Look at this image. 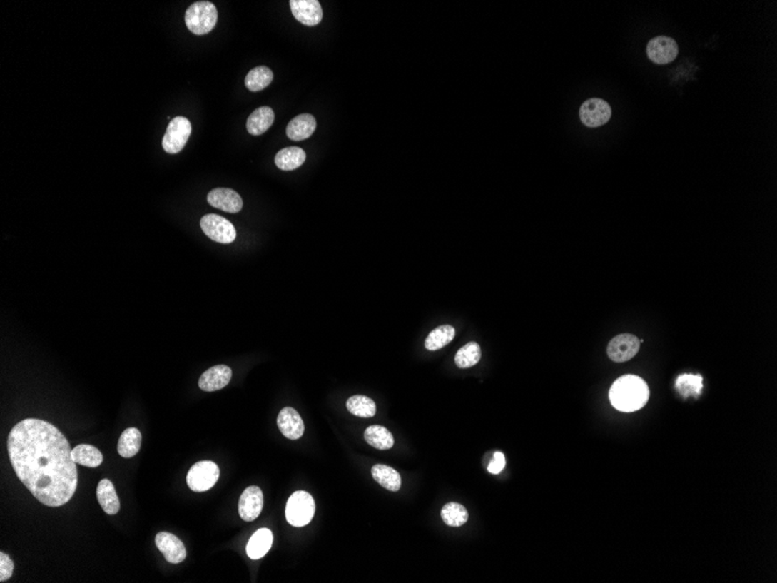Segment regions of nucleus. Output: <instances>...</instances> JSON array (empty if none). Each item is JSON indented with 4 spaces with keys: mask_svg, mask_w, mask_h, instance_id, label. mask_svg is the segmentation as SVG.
Returning a JSON list of instances; mask_svg holds the SVG:
<instances>
[{
    "mask_svg": "<svg viewBox=\"0 0 777 583\" xmlns=\"http://www.w3.org/2000/svg\"><path fill=\"white\" fill-rule=\"evenodd\" d=\"M11 465L24 486L47 507H62L75 495L78 470L64 433L51 422L27 418L7 438Z\"/></svg>",
    "mask_w": 777,
    "mask_h": 583,
    "instance_id": "obj_1",
    "label": "nucleus"
},
{
    "mask_svg": "<svg viewBox=\"0 0 777 583\" xmlns=\"http://www.w3.org/2000/svg\"><path fill=\"white\" fill-rule=\"evenodd\" d=\"M649 400V385L639 376H621L610 389L611 403L623 412L640 410Z\"/></svg>",
    "mask_w": 777,
    "mask_h": 583,
    "instance_id": "obj_2",
    "label": "nucleus"
},
{
    "mask_svg": "<svg viewBox=\"0 0 777 583\" xmlns=\"http://www.w3.org/2000/svg\"><path fill=\"white\" fill-rule=\"evenodd\" d=\"M217 21V7L210 1H197L186 10V27L193 34H208L214 29Z\"/></svg>",
    "mask_w": 777,
    "mask_h": 583,
    "instance_id": "obj_3",
    "label": "nucleus"
},
{
    "mask_svg": "<svg viewBox=\"0 0 777 583\" xmlns=\"http://www.w3.org/2000/svg\"><path fill=\"white\" fill-rule=\"evenodd\" d=\"M315 500L309 492H296L290 496L285 508V516L290 525L296 527H305L315 516Z\"/></svg>",
    "mask_w": 777,
    "mask_h": 583,
    "instance_id": "obj_4",
    "label": "nucleus"
},
{
    "mask_svg": "<svg viewBox=\"0 0 777 583\" xmlns=\"http://www.w3.org/2000/svg\"><path fill=\"white\" fill-rule=\"evenodd\" d=\"M219 474L220 470L217 464L212 461H199L191 467L186 476V482L192 492H206L217 483Z\"/></svg>",
    "mask_w": 777,
    "mask_h": 583,
    "instance_id": "obj_5",
    "label": "nucleus"
},
{
    "mask_svg": "<svg viewBox=\"0 0 777 583\" xmlns=\"http://www.w3.org/2000/svg\"><path fill=\"white\" fill-rule=\"evenodd\" d=\"M191 132V123L186 118L176 117L171 119L162 140V147L166 153L169 154L180 153L186 147Z\"/></svg>",
    "mask_w": 777,
    "mask_h": 583,
    "instance_id": "obj_6",
    "label": "nucleus"
},
{
    "mask_svg": "<svg viewBox=\"0 0 777 583\" xmlns=\"http://www.w3.org/2000/svg\"><path fill=\"white\" fill-rule=\"evenodd\" d=\"M203 232L210 239L219 243H232L236 239L235 227L221 216L206 215L200 219Z\"/></svg>",
    "mask_w": 777,
    "mask_h": 583,
    "instance_id": "obj_7",
    "label": "nucleus"
},
{
    "mask_svg": "<svg viewBox=\"0 0 777 583\" xmlns=\"http://www.w3.org/2000/svg\"><path fill=\"white\" fill-rule=\"evenodd\" d=\"M611 116L612 110L610 104L601 98H590L579 108V118L583 125L591 128L601 127L609 123Z\"/></svg>",
    "mask_w": 777,
    "mask_h": 583,
    "instance_id": "obj_8",
    "label": "nucleus"
},
{
    "mask_svg": "<svg viewBox=\"0 0 777 583\" xmlns=\"http://www.w3.org/2000/svg\"><path fill=\"white\" fill-rule=\"evenodd\" d=\"M640 350V340L636 335L624 333L614 337L607 345V355L614 363H625L636 357Z\"/></svg>",
    "mask_w": 777,
    "mask_h": 583,
    "instance_id": "obj_9",
    "label": "nucleus"
},
{
    "mask_svg": "<svg viewBox=\"0 0 777 583\" xmlns=\"http://www.w3.org/2000/svg\"><path fill=\"white\" fill-rule=\"evenodd\" d=\"M679 55V46L674 39L656 36L647 44V56L654 64L664 66L671 64Z\"/></svg>",
    "mask_w": 777,
    "mask_h": 583,
    "instance_id": "obj_10",
    "label": "nucleus"
},
{
    "mask_svg": "<svg viewBox=\"0 0 777 583\" xmlns=\"http://www.w3.org/2000/svg\"><path fill=\"white\" fill-rule=\"evenodd\" d=\"M155 544L168 562L181 564L186 560V546L175 534L169 532L158 533L155 537Z\"/></svg>",
    "mask_w": 777,
    "mask_h": 583,
    "instance_id": "obj_11",
    "label": "nucleus"
},
{
    "mask_svg": "<svg viewBox=\"0 0 777 583\" xmlns=\"http://www.w3.org/2000/svg\"><path fill=\"white\" fill-rule=\"evenodd\" d=\"M263 509V492L256 486L245 489L239 501L240 517L245 522H253L261 514Z\"/></svg>",
    "mask_w": 777,
    "mask_h": 583,
    "instance_id": "obj_12",
    "label": "nucleus"
},
{
    "mask_svg": "<svg viewBox=\"0 0 777 583\" xmlns=\"http://www.w3.org/2000/svg\"><path fill=\"white\" fill-rule=\"evenodd\" d=\"M289 4L293 16L303 25H318L323 19L324 13L318 0H291Z\"/></svg>",
    "mask_w": 777,
    "mask_h": 583,
    "instance_id": "obj_13",
    "label": "nucleus"
},
{
    "mask_svg": "<svg viewBox=\"0 0 777 583\" xmlns=\"http://www.w3.org/2000/svg\"><path fill=\"white\" fill-rule=\"evenodd\" d=\"M208 202L213 208L230 213H238L243 210V198L232 189L218 188L208 193Z\"/></svg>",
    "mask_w": 777,
    "mask_h": 583,
    "instance_id": "obj_14",
    "label": "nucleus"
},
{
    "mask_svg": "<svg viewBox=\"0 0 777 583\" xmlns=\"http://www.w3.org/2000/svg\"><path fill=\"white\" fill-rule=\"evenodd\" d=\"M277 425L282 435L290 440H297L304 435V422L293 407H284L277 418Z\"/></svg>",
    "mask_w": 777,
    "mask_h": 583,
    "instance_id": "obj_15",
    "label": "nucleus"
},
{
    "mask_svg": "<svg viewBox=\"0 0 777 583\" xmlns=\"http://www.w3.org/2000/svg\"><path fill=\"white\" fill-rule=\"evenodd\" d=\"M232 378V369L225 365H219L208 369L199 378V388L204 391H217L225 388Z\"/></svg>",
    "mask_w": 777,
    "mask_h": 583,
    "instance_id": "obj_16",
    "label": "nucleus"
},
{
    "mask_svg": "<svg viewBox=\"0 0 777 583\" xmlns=\"http://www.w3.org/2000/svg\"><path fill=\"white\" fill-rule=\"evenodd\" d=\"M317 128V120L312 114L304 113L293 118L287 127V136L293 141L309 139Z\"/></svg>",
    "mask_w": 777,
    "mask_h": 583,
    "instance_id": "obj_17",
    "label": "nucleus"
},
{
    "mask_svg": "<svg viewBox=\"0 0 777 583\" xmlns=\"http://www.w3.org/2000/svg\"><path fill=\"white\" fill-rule=\"evenodd\" d=\"M275 112L269 106L256 108L247 119V131L252 136H261L274 123Z\"/></svg>",
    "mask_w": 777,
    "mask_h": 583,
    "instance_id": "obj_18",
    "label": "nucleus"
},
{
    "mask_svg": "<svg viewBox=\"0 0 777 583\" xmlns=\"http://www.w3.org/2000/svg\"><path fill=\"white\" fill-rule=\"evenodd\" d=\"M97 500L101 508L107 514L113 516V514H117L119 512V497H118L113 483L111 482L110 480H101V482L98 483Z\"/></svg>",
    "mask_w": 777,
    "mask_h": 583,
    "instance_id": "obj_19",
    "label": "nucleus"
},
{
    "mask_svg": "<svg viewBox=\"0 0 777 583\" xmlns=\"http://www.w3.org/2000/svg\"><path fill=\"white\" fill-rule=\"evenodd\" d=\"M273 532L269 529H260L253 534L247 544V554L253 560H258L267 554L273 545Z\"/></svg>",
    "mask_w": 777,
    "mask_h": 583,
    "instance_id": "obj_20",
    "label": "nucleus"
},
{
    "mask_svg": "<svg viewBox=\"0 0 777 583\" xmlns=\"http://www.w3.org/2000/svg\"><path fill=\"white\" fill-rule=\"evenodd\" d=\"M306 160L305 151L299 147H288L277 153L275 163L280 171H295L304 164Z\"/></svg>",
    "mask_w": 777,
    "mask_h": 583,
    "instance_id": "obj_21",
    "label": "nucleus"
},
{
    "mask_svg": "<svg viewBox=\"0 0 777 583\" xmlns=\"http://www.w3.org/2000/svg\"><path fill=\"white\" fill-rule=\"evenodd\" d=\"M142 435L136 427H128L123 431L118 442V452L123 457H136L141 448Z\"/></svg>",
    "mask_w": 777,
    "mask_h": 583,
    "instance_id": "obj_22",
    "label": "nucleus"
},
{
    "mask_svg": "<svg viewBox=\"0 0 777 583\" xmlns=\"http://www.w3.org/2000/svg\"><path fill=\"white\" fill-rule=\"evenodd\" d=\"M372 477L383 488L390 492H398L402 486V479L396 470L385 465H375L372 468Z\"/></svg>",
    "mask_w": 777,
    "mask_h": 583,
    "instance_id": "obj_23",
    "label": "nucleus"
},
{
    "mask_svg": "<svg viewBox=\"0 0 777 583\" xmlns=\"http://www.w3.org/2000/svg\"><path fill=\"white\" fill-rule=\"evenodd\" d=\"M71 457L76 464L90 468H96L103 464V454L92 445L82 444L76 446L71 452Z\"/></svg>",
    "mask_w": 777,
    "mask_h": 583,
    "instance_id": "obj_24",
    "label": "nucleus"
},
{
    "mask_svg": "<svg viewBox=\"0 0 777 583\" xmlns=\"http://www.w3.org/2000/svg\"><path fill=\"white\" fill-rule=\"evenodd\" d=\"M365 442L377 450H390L394 446V435L384 426H369L365 432Z\"/></svg>",
    "mask_w": 777,
    "mask_h": 583,
    "instance_id": "obj_25",
    "label": "nucleus"
},
{
    "mask_svg": "<svg viewBox=\"0 0 777 583\" xmlns=\"http://www.w3.org/2000/svg\"><path fill=\"white\" fill-rule=\"evenodd\" d=\"M273 79H274V73L268 66H256L249 71L248 75L245 76V88H248L249 91H261L263 88H268V86H270Z\"/></svg>",
    "mask_w": 777,
    "mask_h": 583,
    "instance_id": "obj_26",
    "label": "nucleus"
},
{
    "mask_svg": "<svg viewBox=\"0 0 777 583\" xmlns=\"http://www.w3.org/2000/svg\"><path fill=\"white\" fill-rule=\"evenodd\" d=\"M455 333H457L455 328L450 326V325H442V326L435 328L426 338V350H439L444 348L445 346H447L450 343L454 340Z\"/></svg>",
    "mask_w": 777,
    "mask_h": 583,
    "instance_id": "obj_27",
    "label": "nucleus"
},
{
    "mask_svg": "<svg viewBox=\"0 0 777 583\" xmlns=\"http://www.w3.org/2000/svg\"><path fill=\"white\" fill-rule=\"evenodd\" d=\"M347 409L352 415L361 418H372L376 413V404L372 398L355 395L347 400Z\"/></svg>",
    "mask_w": 777,
    "mask_h": 583,
    "instance_id": "obj_28",
    "label": "nucleus"
},
{
    "mask_svg": "<svg viewBox=\"0 0 777 583\" xmlns=\"http://www.w3.org/2000/svg\"><path fill=\"white\" fill-rule=\"evenodd\" d=\"M441 518L448 527H459L468 522L469 514L463 505L452 502L441 509Z\"/></svg>",
    "mask_w": 777,
    "mask_h": 583,
    "instance_id": "obj_29",
    "label": "nucleus"
},
{
    "mask_svg": "<svg viewBox=\"0 0 777 583\" xmlns=\"http://www.w3.org/2000/svg\"><path fill=\"white\" fill-rule=\"evenodd\" d=\"M703 389V378L701 375L679 376L676 380V390L683 398L699 397Z\"/></svg>",
    "mask_w": 777,
    "mask_h": 583,
    "instance_id": "obj_30",
    "label": "nucleus"
},
{
    "mask_svg": "<svg viewBox=\"0 0 777 583\" xmlns=\"http://www.w3.org/2000/svg\"><path fill=\"white\" fill-rule=\"evenodd\" d=\"M481 357V346L475 341H472L457 350L455 363L459 368H470L479 363Z\"/></svg>",
    "mask_w": 777,
    "mask_h": 583,
    "instance_id": "obj_31",
    "label": "nucleus"
},
{
    "mask_svg": "<svg viewBox=\"0 0 777 583\" xmlns=\"http://www.w3.org/2000/svg\"><path fill=\"white\" fill-rule=\"evenodd\" d=\"M13 571H14V562L11 560L6 553L1 552L0 553V582H5L11 579Z\"/></svg>",
    "mask_w": 777,
    "mask_h": 583,
    "instance_id": "obj_32",
    "label": "nucleus"
},
{
    "mask_svg": "<svg viewBox=\"0 0 777 583\" xmlns=\"http://www.w3.org/2000/svg\"><path fill=\"white\" fill-rule=\"evenodd\" d=\"M505 465H507V461H505L504 454L499 451L494 452L492 460H491L488 466L489 473L494 474V475L501 473L502 470L505 468Z\"/></svg>",
    "mask_w": 777,
    "mask_h": 583,
    "instance_id": "obj_33",
    "label": "nucleus"
}]
</instances>
